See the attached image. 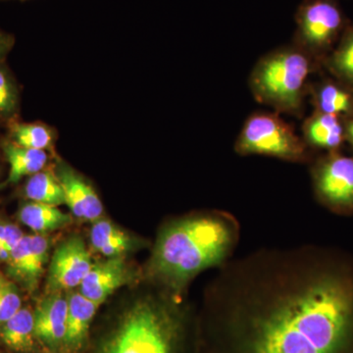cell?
Wrapping results in <instances>:
<instances>
[{"instance_id":"obj_2","label":"cell","mask_w":353,"mask_h":353,"mask_svg":"<svg viewBox=\"0 0 353 353\" xmlns=\"http://www.w3.org/2000/svg\"><path fill=\"white\" fill-rule=\"evenodd\" d=\"M233 243L225 221L212 216L173 223L155 245L150 269L155 277L180 290L204 269L220 264Z\"/></svg>"},{"instance_id":"obj_21","label":"cell","mask_w":353,"mask_h":353,"mask_svg":"<svg viewBox=\"0 0 353 353\" xmlns=\"http://www.w3.org/2000/svg\"><path fill=\"white\" fill-rule=\"evenodd\" d=\"M326 63L336 78L353 90V25L345 28Z\"/></svg>"},{"instance_id":"obj_16","label":"cell","mask_w":353,"mask_h":353,"mask_svg":"<svg viewBox=\"0 0 353 353\" xmlns=\"http://www.w3.org/2000/svg\"><path fill=\"white\" fill-rule=\"evenodd\" d=\"M4 154L9 165L7 183H17L24 176H32L43 170L48 161V154L46 150L26 148L7 141L2 145Z\"/></svg>"},{"instance_id":"obj_12","label":"cell","mask_w":353,"mask_h":353,"mask_svg":"<svg viewBox=\"0 0 353 353\" xmlns=\"http://www.w3.org/2000/svg\"><path fill=\"white\" fill-rule=\"evenodd\" d=\"M129 271L123 256L109 257L92 264L80 285V292L90 301L101 304L116 290L126 284Z\"/></svg>"},{"instance_id":"obj_23","label":"cell","mask_w":353,"mask_h":353,"mask_svg":"<svg viewBox=\"0 0 353 353\" xmlns=\"http://www.w3.org/2000/svg\"><path fill=\"white\" fill-rule=\"evenodd\" d=\"M22 308L19 290L12 281L0 274V327Z\"/></svg>"},{"instance_id":"obj_4","label":"cell","mask_w":353,"mask_h":353,"mask_svg":"<svg viewBox=\"0 0 353 353\" xmlns=\"http://www.w3.org/2000/svg\"><path fill=\"white\" fill-rule=\"evenodd\" d=\"M176 323L154 301L134 304L123 315L99 353H176Z\"/></svg>"},{"instance_id":"obj_22","label":"cell","mask_w":353,"mask_h":353,"mask_svg":"<svg viewBox=\"0 0 353 353\" xmlns=\"http://www.w3.org/2000/svg\"><path fill=\"white\" fill-rule=\"evenodd\" d=\"M9 132L13 143L23 148L46 150L52 145V131L41 123L12 122Z\"/></svg>"},{"instance_id":"obj_18","label":"cell","mask_w":353,"mask_h":353,"mask_svg":"<svg viewBox=\"0 0 353 353\" xmlns=\"http://www.w3.org/2000/svg\"><path fill=\"white\" fill-rule=\"evenodd\" d=\"M19 219L32 231L41 234L66 226L71 222V216L65 214L57 206L30 201L20 208Z\"/></svg>"},{"instance_id":"obj_9","label":"cell","mask_w":353,"mask_h":353,"mask_svg":"<svg viewBox=\"0 0 353 353\" xmlns=\"http://www.w3.org/2000/svg\"><path fill=\"white\" fill-rule=\"evenodd\" d=\"M48 252L50 241L46 236L41 234L23 236L7 262L9 277L20 283L29 292H34L43 275Z\"/></svg>"},{"instance_id":"obj_10","label":"cell","mask_w":353,"mask_h":353,"mask_svg":"<svg viewBox=\"0 0 353 353\" xmlns=\"http://www.w3.org/2000/svg\"><path fill=\"white\" fill-rule=\"evenodd\" d=\"M58 180L61 183L65 204L79 219L95 221L103 214V205L94 188L68 165L60 161L57 165Z\"/></svg>"},{"instance_id":"obj_20","label":"cell","mask_w":353,"mask_h":353,"mask_svg":"<svg viewBox=\"0 0 353 353\" xmlns=\"http://www.w3.org/2000/svg\"><path fill=\"white\" fill-rule=\"evenodd\" d=\"M24 194L31 201L41 202L57 208L65 204L61 183L58 180L57 174L50 170L43 169L30 176L25 185Z\"/></svg>"},{"instance_id":"obj_8","label":"cell","mask_w":353,"mask_h":353,"mask_svg":"<svg viewBox=\"0 0 353 353\" xmlns=\"http://www.w3.org/2000/svg\"><path fill=\"white\" fill-rule=\"evenodd\" d=\"M92 266V257L82 239L69 238L58 246L51 259L48 290L57 292L80 287Z\"/></svg>"},{"instance_id":"obj_17","label":"cell","mask_w":353,"mask_h":353,"mask_svg":"<svg viewBox=\"0 0 353 353\" xmlns=\"http://www.w3.org/2000/svg\"><path fill=\"white\" fill-rule=\"evenodd\" d=\"M36 340L34 315L31 309L21 308L12 318L0 327V341L14 352H30L34 347Z\"/></svg>"},{"instance_id":"obj_14","label":"cell","mask_w":353,"mask_h":353,"mask_svg":"<svg viewBox=\"0 0 353 353\" xmlns=\"http://www.w3.org/2000/svg\"><path fill=\"white\" fill-rule=\"evenodd\" d=\"M99 304L94 303L81 292L68 296V316L64 347L70 350H78L88 339L90 323L94 319Z\"/></svg>"},{"instance_id":"obj_25","label":"cell","mask_w":353,"mask_h":353,"mask_svg":"<svg viewBox=\"0 0 353 353\" xmlns=\"http://www.w3.org/2000/svg\"><path fill=\"white\" fill-rule=\"evenodd\" d=\"M24 234L19 227L11 223L0 221V246L12 252L15 246L22 240Z\"/></svg>"},{"instance_id":"obj_7","label":"cell","mask_w":353,"mask_h":353,"mask_svg":"<svg viewBox=\"0 0 353 353\" xmlns=\"http://www.w3.org/2000/svg\"><path fill=\"white\" fill-rule=\"evenodd\" d=\"M312 180L323 205L338 214H353V157L328 152L316 161Z\"/></svg>"},{"instance_id":"obj_15","label":"cell","mask_w":353,"mask_h":353,"mask_svg":"<svg viewBox=\"0 0 353 353\" xmlns=\"http://www.w3.org/2000/svg\"><path fill=\"white\" fill-rule=\"evenodd\" d=\"M308 94L318 112L332 114L338 117L353 115V90L347 85L326 81L309 87Z\"/></svg>"},{"instance_id":"obj_3","label":"cell","mask_w":353,"mask_h":353,"mask_svg":"<svg viewBox=\"0 0 353 353\" xmlns=\"http://www.w3.org/2000/svg\"><path fill=\"white\" fill-rule=\"evenodd\" d=\"M317 62L294 43L267 53L250 74L253 97L275 112L301 117L309 92V77Z\"/></svg>"},{"instance_id":"obj_11","label":"cell","mask_w":353,"mask_h":353,"mask_svg":"<svg viewBox=\"0 0 353 353\" xmlns=\"http://www.w3.org/2000/svg\"><path fill=\"white\" fill-rule=\"evenodd\" d=\"M34 336L51 350L64 345L68 316V297L62 292H50L34 311Z\"/></svg>"},{"instance_id":"obj_27","label":"cell","mask_w":353,"mask_h":353,"mask_svg":"<svg viewBox=\"0 0 353 353\" xmlns=\"http://www.w3.org/2000/svg\"><path fill=\"white\" fill-rule=\"evenodd\" d=\"M345 141L350 143L353 150V115L350 116V119L345 124Z\"/></svg>"},{"instance_id":"obj_28","label":"cell","mask_w":353,"mask_h":353,"mask_svg":"<svg viewBox=\"0 0 353 353\" xmlns=\"http://www.w3.org/2000/svg\"><path fill=\"white\" fill-rule=\"evenodd\" d=\"M50 353H58V352H50Z\"/></svg>"},{"instance_id":"obj_13","label":"cell","mask_w":353,"mask_h":353,"mask_svg":"<svg viewBox=\"0 0 353 353\" xmlns=\"http://www.w3.org/2000/svg\"><path fill=\"white\" fill-rule=\"evenodd\" d=\"M303 139L308 148L339 152L345 141V125L338 116L314 110L304 120Z\"/></svg>"},{"instance_id":"obj_26","label":"cell","mask_w":353,"mask_h":353,"mask_svg":"<svg viewBox=\"0 0 353 353\" xmlns=\"http://www.w3.org/2000/svg\"><path fill=\"white\" fill-rule=\"evenodd\" d=\"M13 38L9 34L0 31V62L6 58L7 53L12 48Z\"/></svg>"},{"instance_id":"obj_5","label":"cell","mask_w":353,"mask_h":353,"mask_svg":"<svg viewBox=\"0 0 353 353\" xmlns=\"http://www.w3.org/2000/svg\"><path fill=\"white\" fill-rule=\"evenodd\" d=\"M308 145L277 112H255L243 124L234 143L241 155L259 154L290 162L308 159Z\"/></svg>"},{"instance_id":"obj_24","label":"cell","mask_w":353,"mask_h":353,"mask_svg":"<svg viewBox=\"0 0 353 353\" xmlns=\"http://www.w3.org/2000/svg\"><path fill=\"white\" fill-rule=\"evenodd\" d=\"M19 94L12 77L0 67V120L12 118L18 110Z\"/></svg>"},{"instance_id":"obj_6","label":"cell","mask_w":353,"mask_h":353,"mask_svg":"<svg viewBox=\"0 0 353 353\" xmlns=\"http://www.w3.org/2000/svg\"><path fill=\"white\" fill-rule=\"evenodd\" d=\"M294 44L319 61L345 32V18L334 0H304L296 13Z\"/></svg>"},{"instance_id":"obj_1","label":"cell","mask_w":353,"mask_h":353,"mask_svg":"<svg viewBox=\"0 0 353 353\" xmlns=\"http://www.w3.org/2000/svg\"><path fill=\"white\" fill-rule=\"evenodd\" d=\"M248 353H353V261L322 257L255 323Z\"/></svg>"},{"instance_id":"obj_19","label":"cell","mask_w":353,"mask_h":353,"mask_svg":"<svg viewBox=\"0 0 353 353\" xmlns=\"http://www.w3.org/2000/svg\"><path fill=\"white\" fill-rule=\"evenodd\" d=\"M90 243L106 257L122 256L134 245L132 239L110 221L97 220L90 230Z\"/></svg>"}]
</instances>
